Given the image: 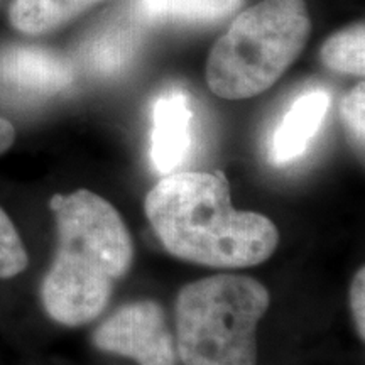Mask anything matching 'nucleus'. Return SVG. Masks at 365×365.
Here are the masks:
<instances>
[{
	"instance_id": "f257e3e1",
	"label": "nucleus",
	"mask_w": 365,
	"mask_h": 365,
	"mask_svg": "<svg viewBox=\"0 0 365 365\" xmlns=\"http://www.w3.org/2000/svg\"><path fill=\"white\" fill-rule=\"evenodd\" d=\"M144 210L168 252L202 266H257L279 244L267 217L232 207L222 173L166 175L145 196Z\"/></svg>"
},
{
	"instance_id": "f03ea898",
	"label": "nucleus",
	"mask_w": 365,
	"mask_h": 365,
	"mask_svg": "<svg viewBox=\"0 0 365 365\" xmlns=\"http://www.w3.org/2000/svg\"><path fill=\"white\" fill-rule=\"evenodd\" d=\"M49 208L56 218L58 250L41 298L54 322L80 327L103 312L115 281L130 269L132 240L117 210L93 191L54 195Z\"/></svg>"
},
{
	"instance_id": "7ed1b4c3",
	"label": "nucleus",
	"mask_w": 365,
	"mask_h": 365,
	"mask_svg": "<svg viewBox=\"0 0 365 365\" xmlns=\"http://www.w3.org/2000/svg\"><path fill=\"white\" fill-rule=\"evenodd\" d=\"M309 29L304 0H262L247 9L210 51V90L244 100L271 88L303 51Z\"/></svg>"
},
{
	"instance_id": "20e7f679",
	"label": "nucleus",
	"mask_w": 365,
	"mask_h": 365,
	"mask_svg": "<svg viewBox=\"0 0 365 365\" xmlns=\"http://www.w3.org/2000/svg\"><path fill=\"white\" fill-rule=\"evenodd\" d=\"M267 308V289L252 277L218 274L186 284L176 301L182 364L257 365L255 331Z\"/></svg>"
},
{
	"instance_id": "39448f33",
	"label": "nucleus",
	"mask_w": 365,
	"mask_h": 365,
	"mask_svg": "<svg viewBox=\"0 0 365 365\" xmlns=\"http://www.w3.org/2000/svg\"><path fill=\"white\" fill-rule=\"evenodd\" d=\"M93 344L139 365H176L175 339L156 301H137L117 309L93 333Z\"/></svg>"
},
{
	"instance_id": "423d86ee",
	"label": "nucleus",
	"mask_w": 365,
	"mask_h": 365,
	"mask_svg": "<svg viewBox=\"0 0 365 365\" xmlns=\"http://www.w3.org/2000/svg\"><path fill=\"white\" fill-rule=\"evenodd\" d=\"M65 58L34 46H12L0 53V85L22 98L53 97L73 83Z\"/></svg>"
},
{
	"instance_id": "0eeeda50",
	"label": "nucleus",
	"mask_w": 365,
	"mask_h": 365,
	"mask_svg": "<svg viewBox=\"0 0 365 365\" xmlns=\"http://www.w3.org/2000/svg\"><path fill=\"white\" fill-rule=\"evenodd\" d=\"M191 112L188 95L171 88L161 93L153 108L150 158L159 175H171L185 163L191 148Z\"/></svg>"
},
{
	"instance_id": "6e6552de",
	"label": "nucleus",
	"mask_w": 365,
	"mask_h": 365,
	"mask_svg": "<svg viewBox=\"0 0 365 365\" xmlns=\"http://www.w3.org/2000/svg\"><path fill=\"white\" fill-rule=\"evenodd\" d=\"M328 108L330 93L327 90L317 88L299 95L274 130L271 143L272 163L284 166L303 156L309 143L322 129Z\"/></svg>"
},
{
	"instance_id": "1a4fd4ad",
	"label": "nucleus",
	"mask_w": 365,
	"mask_h": 365,
	"mask_svg": "<svg viewBox=\"0 0 365 365\" xmlns=\"http://www.w3.org/2000/svg\"><path fill=\"white\" fill-rule=\"evenodd\" d=\"M102 0H14L12 26L26 34H43L65 24Z\"/></svg>"
},
{
	"instance_id": "9d476101",
	"label": "nucleus",
	"mask_w": 365,
	"mask_h": 365,
	"mask_svg": "<svg viewBox=\"0 0 365 365\" xmlns=\"http://www.w3.org/2000/svg\"><path fill=\"white\" fill-rule=\"evenodd\" d=\"M244 0H137L144 21L163 22H215L228 17Z\"/></svg>"
},
{
	"instance_id": "9b49d317",
	"label": "nucleus",
	"mask_w": 365,
	"mask_h": 365,
	"mask_svg": "<svg viewBox=\"0 0 365 365\" xmlns=\"http://www.w3.org/2000/svg\"><path fill=\"white\" fill-rule=\"evenodd\" d=\"M322 61L333 71L362 76L365 73V29L362 22L331 36L322 48Z\"/></svg>"
},
{
	"instance_id": "f8f14e48",
	"label": "nucleus",
	"mask_w": 365,
	"mask_h": 365,
	"mask_svg": "<svg viewBox=\"0 0 365 365\" xmlns=\"http://www.w3.org/2000/svg\"><path fill=\"white\" fill-rule=\"evenodd\" d=\"M135 38L127 29H108L100 33L86 48V61L93 71L112 75L122 70L135 49Z\"/></svg>"
},
{
	"instance_id": "ddd939ff",
	"label": "nucleus",
	"mask_w": 365,
	"mask_h": 365,
	"mask_svg": "<svg viewBox=\"0 0 365 365\" xmlns=\"http://www.w3.org/2000/svg\"><path fill=\"white\" fill-rule=\"evenodd\" d=\"M29 257L19 232L6 212L0 208V279H11L26 271Z\"/></svg>"
},
{
	"instance_id": "4468645a",
	"label": "nucleus",
	"mask_w": 365,
	"mask_h": 365,
	"mask_svg": "<svg viewBox=\"0 0 365 365\" xmlns=\"http://www.w3.org/2000/svg\"><path fill=\"white\" fill-rule=\"evenodd\" d=\"M365 86L360 83L350 91L346 97L341 100V118H344L346 129H349L350 135L355 148L364 150V140H365Z\"/></svg>"
},
{
	"instance_id": "2eb2a0df",
	"label": "nucleus",
	"mask_w": 365,
	"mask_h": 365,
	"mask_svg": "<svg viewBox=\"0 0 365 365\" xmlns=\"http://www.w3.org/2000/svg\"><path fill=\"white\" fill-rule=\"evenodd\" d=\"M350 308L360 339H365V271L360 267L350 286Z\"/></svg>"
},
{
	"instance_id": "dca6fc26",
	"label": "nucleus",
	"mask_w": 365,
	"mask_h": 365,
	"mask_svg": "<svg viewBox=\"0 0 365 365\" xmlns=\"http://www.w3.org/2000/svg\"><path fill=\"white\" fill-rule=\"evenodd\" d=\"M16 140V129L7 118L0 117V154H4Z\"/></svg>"
}]
</instances>
